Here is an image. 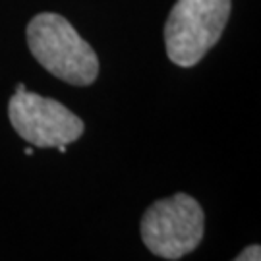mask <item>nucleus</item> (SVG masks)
<instances>
[{
    "label": "nucleus",
    "mask_w": 261,
    "mask_h": 261,
    "mask_svg": "<svg viewBox=\"0 0 261 261\" xmlns=\"http://www.w3.org/2000/svg\"><path fill=\"white\" fill-rule=\"evenodd\" d=\"M31 55L47 72L72 85H91L99 75V58L72 23L58 14H39L28 25Z\"/></svg>",
    "instance_id": "nucleus-1"
},
{
    "label": "nucleus",
    "mask_w": 261,
    "mask_h": 261,
    "mask_svg": "<svg viewBox=\"0 0 261 261\" xmlns=\"http://www.w3.org/2000/svg\"><path fill=\"white\" fill-rule=\"evenodd\" d=\"M25 155L31 157V155H33V147H28V149H25Z\"/></svg>",
    "instance_id": "nucleus-8"
},
{
    "label": "nucleus",
    "mask_w": 261,
    "mask_h": 261,
    "mask_svg": "<svg viewBox=\"0 0 261 261\" xmlns=\"http://www.w3.org/2000/svg\"><path fill=\"white\" fill-rule=\"evenodd\" d=\"M66 147H68V145H56V149L60 151V153H66Z\"/></svg>",
    "instance_id": "nucleus-7"
},
{
    "label": "nucleus",
    "mask_w": 261,
    "mask_h": 261,
    "mask_svg": "<svg viewBox=\"0 0 261 261\" xmlns=\"http://www.w3.org/2000/svg\"><path fill=\"white\" fill-rule=\"evenodd\" d=\"M234 261H261V248L259 246H250Z\"/></svg>",
    "instance_id": "nucleus-5"
},
{
    "label": "nucleus",
    "mask_w": 261,
    "mask_h": 261,
    "mask_svg": "<svg viewBox=\"0 0 261 261\" xmlns=\"http://www.w3.org/2000/svg\"><path fill=\"white\" fill-rule=\"evenodd\" d=\"M230 0H176L165 25L167 55L176 66H196L221 39Z\"/></svg>",
    "instance_id": "nucleus-2"
},
{
    "label": "nucleus",
    "mask_w": 261,
    "mask_h": 261,
    "mask_svg": "<svg viewBox=\"0 0 261 261\" xmlns=\"http://www.w3.org/2000/svg\"><path fill=\"white\" fill-rule=\"evenodd\" d=\"M205 230V215L196 199L176 194L155 201L141 219V240L163 259H180L194 252Z\"/></svg>",
    "instance_id": "nucleus-3"
},
{
    "label": "nucleus",
    "mask_w": 261,
    "mask_h": 261,
    "mask_svg": "<svg viewBox=\"0 0 261 261\" xmlns=\"http://www.w3.org/2000/svg\"><path fill=\"white\" fill-rule=\"evenodd\" d=\"M25 89H28V87H25L23 84H18V85H16V93H19V91H25Z\"/></svg>",
    "instance_id": "nucleus-6"
},
{
    "label": "nucleus",
    "mask_w": 261,
    "mask_h": 261,
    "mask_svg": "<svg viewBox=\"0 0 261 261\" xmlns=\"http://www.w3.org/2000/svg\"><path fill=\"white\" fill-rule=\"evenodd\" d=\"M8 116L14 130L35 147L68 145L85 130L82 118L62 103L29 93L28 89L10 99Z\"/></svg>",
    "instance_id": "nucleus-4"
}]
</instances>
